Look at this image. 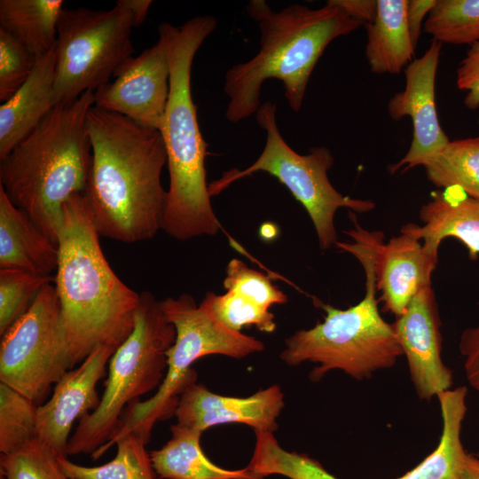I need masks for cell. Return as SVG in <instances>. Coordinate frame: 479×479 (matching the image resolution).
<instances>
[{
	"label": "cell",
	"mask_w": 479,
	"mask_h": 479,
	"mask_svg": "<svg viewBox=\"0 0 479 479\" xmlns=\"http://www.w3.org/2000/svg\"><path fill=\"white\" fill-rule=\"evenodd\" d=\"M87 131L92 160L83 194L99 235L126 243L153 238L167 204L161 132L96 106Z\"/></svg>",
	"instance_id": "1"
},
{
	"label": "cell",
	"mask_w": 479,
	"mask_h": 479,
	"mask_svg": "<svg viewBox=\"0 0 479 479\" xmlns=\"http://www.w3.org/2000/svg\"><path fill=\"white\" fill-rule=\"evenodd\" d=\"M83 193L64 205L55 287L73 367L96 348L117 349L132 333L140 294L106 261Z\"/></svg>",
	"instance_id": "2"
},
{
	"label": "cell",
	"mask_w": 479,
	"mask_h": 479,
	"mask_svg": "<svg viewBox=\"0 0 479 479\" xmlns=\"http://www.w3.org/2000/svg\"><path fill=\"white\" fill-rule=\"evenodd\" d=\"M246 11L259 27L260 48L252 59L225 72V117L232 123L256 114L263 84L269 79L283 83L289 106L298 112L312 71L328 44L364 25L333 0L318 9L294 4L280 11L272 10L264 0H251Z\"/></svg>",
	"instance_id": "3"
},
{
	"label": "cell",
	"mask_w": 479,
	"mask_h": 479,
	"mask_svg": "<svg viewBox=\"0 0 479 479\" xmlns=\"http://www.w3.org/2000/svg\"><path fill=\"white\" fill-rule=\"evenodd\" d=\"M213 16L194 17L181 26L159 25L169 62V94L160 129L169 186L161 230L178 240L216 235L221 225L211 205L205 158L208 144L197 117L191 87L193 59L216 29Z\"/></svg>",
	"instance_id": "4"
},
{
	"label": "cell",
	"mask_w": 479,
	"mask_h": 479,
	"mask_svg": "<svg viewBox=\"0 0 479 479\" xmlns=\"http://www.w3.org/2000/svg\"><path fill=\"white\" fill-rule=\"evenodd\" d=\"M94 105L88 90L55 106L0 160V185L9 200L57 245L65 203L86 189L92 160L87 115Z\"/></svg>",
	"instance_id": "5"
},
{
	"label": "cell",
	"mask_w": 479,
	"mask_h": 479,
	"mask_svg": "<svg viewBox=\"0 0 479 479\" xmlns=\"http://www.w3.org/2000/svg\"><path fill=\"white\" fill-rule=\"evenodd\" d=\"M351 220L354 228L343 232L353 241H337L335 246L353 255L364 267V298L345 310L317 301L326 312L324 321L289 336L280 353L281 360L289 365L318 364L310 373L313 381L333 370H341L358 381L368 379L379 370L392 367L403 356L392 324L382 318L378 308L374 266L380 232L365 230L355 216Z\"/></svg>",
	"instance_id": "6"
},
{
	"label": "cell",
	"mask_w": 479,
	"mask_h": 479,
	"mask_svg": "<svg viewBox=\"0 0 479 479\" xmlns=\"http://www.w3.org/2000/svg\"><path fill=\"white\" fill-rule=\"evenodd\" d=\"M160 306L176 330L175 342L167 352L165 377L152 397L137 399L126 407L115 433L91 454L93 459L130 433L147 444L155 423L175 415L182 390L197 378L192 365L199 358L223 355L240 359L264 349L263 342L228 328L204 304L197 305L191 294L168 297Z\"/></svg>",
	"instance_id": "7"
},
{
	"label": "cell",
	"mask_w": 479,
	"mask_h": 479,
	"mask_svg": "<svg viewBox=\"0 0 479 479\" xmlns=\"http://www.w3.org/2000/svg\"><path fill=\"white\" fill-rule=\"evenodd\" d=\"M175 340V327L160 301L149 291L141 292L133 331L110 358L100 403L79 420L67 456L94 453L112 438L126 407L160 387Z\"/></svg>",
	"instance_id": "8"
},
{
	"label": "cell",
	"mask_w": 479,
	"mask_h": 479,
	"mask_svg": "<svg viewBox=\"0 0 479 479\" xmlns=\"http://www.w3.org/2000/svg\"><path fill=\"white\" fill-rule=\"evenodd\" d=\"M255 118L266 134L263 152L247 168L230 169L219 179L209 183L210 196L219 194L239 179L258 171L266 172L284 185L305 208L314 225L320 248H330L338 241L334 225L338 208L365 213L373 210L375 203L344 196L333 186L327 172L334 160L328 148L312 147L304 155L294 151L279 130L275 103L270 100L262 103Z\"/></svg>",
	"instance_id": "9"
},
{
	"label": "cell",
	"mask_w": 479,
	"mask_h": 479,
	"mask_svg": "<svg viewBox=\"0 0 479 479\" xmlns=\"http://www.w3.org/2000/svg\"><path fill=\"white\" fill-rule=\"evenodd\" d=\"M130 12L118 0L110 10L63 9L55 44V104H68L109 82L133 57Z\"/></svg>",
	"instance_id": "10"
},
{
	"label": "cell",
	"mask_w": 479,
	"mask_h": 479,
	"mask_svg": "<svg viewBox=\"0 0 479 479\" xmlns=\"http://www.w3.org/2000/svg\"><path fill=\"white\" fill-rule=\"evenodd\" d=\"M72 368L56 287L50 283L2 335L0 382L41 405Z\"/></svg>",
	"instance_id": "11"
},
{
	"label": "cell",
	"mask_w": 479,
	"mask_h": 479,
	"mask_svg": "<svg viewBox=\"0 0 479 479\" xmlns=\"http://www.w3.org/2000/svg\"><path fill=\"white\" fill-rule=\"evenodd\" d=\"M169 62L162 37L131 57L94 91L96 106L160 130L169 94Z\"/></svg>",
	"instance_id": "12"
},
{
	"label": "cell",
	"mask_w": 479,
	"mask_h": 479,
	"mask_svg": "<svg viewBox=\"0 0 479 479\" xmlns=\"http://www.w3.org/2000/svg\"><path fill=\"white\" fill-rule=\"evenodd\" d=\"M442 45L432 40L423 55L404 68V89L389 100L390 118L399 121L408 116L412 124L410 147L398 162L389 167L390 174L421 166L450 141L441 127L436 107V77Z\"/></svg>",
	"instance_id": "13"
},
{
	"label": "cell",
	"mask_w": 479,
	"mask_h": 479,
	"mask_svg": "<svg viewBox=\"0 0 479 479\" xmlns=\"http://www.w3.org/2000/svg\"><path fill=\"white\" fill-rule=\"evenodd\" d=\"M392 326L419 398L428 401L450 389L453 374L441 357V320L432 286L416 294Z\"/></svg>",
	"instance_id": "14"
},
{
	"label": "cell",
	"mask_w": 479,
	"mask_h": 479,
	"mask_svg": "<svg viewBox=\"0 0 479 479\" xmlns=\"http://www.w3.org/2000/svg\"><path fill=\"white\" fill-rule=\"evenodd\" d=\"M115 349L96 348L77 368L68 370L55 384L51 397L37 408V437L60 458H67L69 434L76 419L100 403L96 387Z\"/></svg>",
	"instance_id": "15"
},
{
	"label": "cell",
	"mask_w": 479,
	"mask_h": 479,
	"mask_svg": "<svg viewBox=\"0 0 479 479\" xmlns=\"http://www.w3.org/2000/svg\"><path fill=\"white\" fill-rule=\"evenodd\" d=\"M284 406V394L279 385L236 397L213 393L195 380L182 390L175 416L177 424L202 433L228 423H242L255 431L274 433Z\"/></svg>",
	"instance_id": "16"
},
{
	"label": "cell",
	"mask_w": 479,
	"mask_h": 479,
	"mask_svg": "<svg viewBox=\"0 0 479 479\" xmlns=\"http://www.w3.org/2000/svg\"><path fill=\"white\" fill-rule=\"evenodd\" d=\"M379 232L375 243V278L384 310L400 316L416 294L428 286L438 257L428 254L420 240L401 232L384 243Z\"/></svg>",
	"instance_id": "17"
},
{
	"label": "cell",
	"mask_w": 479,
	"mask_h": 479,
	"mask_svg": "<svg viewBox=\"0 0 479 479\" xmlns=\"http://www.w3.org/2000/svg\"><path fill=\"white\" fill-rule=\"evenodd\" d=\"M421 225L407 224L401 232L423 240L425 250L438 257L442 241L453 238L467 250L471 260L479 256V198L458 188L434 192L419 211Z\"/></svg>",
	"instance_id": "18"
},
{
	"label": "cell",
	"mask_w": 479,
	"mask_h": 479,
	"mask_svg": "<svg viewBox=\"0 0 479 479\" xmlns=\"http://www.w3.org/2000/svg\"><path fill=\"white\" fill-rule=\"evenodd\" d=\"M56 44V43H55ZM56 51L38 58L20 88L0 106V160L29 135L56 106Z\"/></svg>",
	"instance_id": "19"
},
{
	"label": "cell",
	"mask_w": 479,
	"mask_h": 479,
	"mask_svg": "<svg viewBox=\"0 0 479 479\" xmlns=\"http://www.w3.org/2000/svg\"><path fill=\"white\" fill-rule=\"evenodd\" d=\"M59 264V247L0 185V269H20L53 276Z\"/></svg>",
	"instance_id": "20"
},
{
	"label": "cell",
	"mask_w": 479,
	"mask_h": 479,
	"mask_svg": "<svg viewBox=\"0 0 479 479\" xmlns=\"http://www.w3.org/2000/svg\"><path fill=\"white\" fill-rule=\"evenodd\" d=\"M467 389L465 386L439 393L443 420L440 441L419 465L397 479H462L467 452L461 442V428L467 405ZM313 479H339L324 467L318 470Z\"/></svg>",
	"instance_id": "21"
},
{
	"label": "cell",
	"mask_w": 479,
	"mask_h": 479,
	"mask_svg": "<svg viewBox=\"0 0 479 479\" xmlns=\"http://www.w3.org/2000/svg\"><path fill=\"white\" fill-rule=\"evenodd\" d=\"M407 0H377L374 20L365 24V58L371 72L398 75L413 60L406 21Z\"/></svg>",
	"instance_id": "22"
},
{
	"label": "cell",
	"mask_w": 479,
	"mask_h": 479,
	"mask_svg": "<svg viewBox=\"0 0 479 479\" xmlns=\"http://www.w3.org/2000/svg\"><path fill=\"white\" fill-rule=\"evenodd\" d=\"M171 438L150 452L155 474L162 479H263L247 467L230 470L216 466L200 446L202 432L179 424L170 428Z\"/></svg>",
	"instance_id": "23"
},
{
	"label": "cell",
	"mask_w": 479,
	"mask_h": 479,
	"mask_svg": "<svg viewBox=\"0 0 479 479\" xmlns=\"http://www.w3.org/2000/svg\"><path fill=\"white\" fill-rule=\"evenodd\" d=\"M63 4L62 0H1L0 29L40 58L56 43Z\"/></svg>",
	"instance_id": "24"
},
{
	"label": "cell",
	"mask_w": 479,
	"mask_h": 479,
	"mask_svg": "<svg viewBox=\"0 0 479 479\" xmlns=\"http://www.w3.org/2000/svg\"><path fill=\"white\" fill-rule=\"evenodd\" d=\"M421 166L437 188L454 187L479 198V136L450 140Z\"/></svg>",
	"instance_id": "25"
},
{
	"label": "cell",
	"mask_w": 479,
	"mask_h": 479,
	"mask_svg": "<svg viewBox=\"0 0 479 479\" xmlns=\"http://www.w3.org/2000/svg\"><path fill=\"white\" fill-rule=\"evenodd\" d=\"M115 457L107 463L85 467L59 458L60 465L68 478L75 479H155L150 453L142 439L130 433L116 444Z\"/></svg>",
	"instance_id": "26"
},
{
	"label": "cell",
	"mask_w": 479,
	"mask_h": 479,
	"mask_svg": "<svg viewBox=\"0 0 479 479\" xmlns=\"http://www.w3.org/2000/svg\"><path fill=\"white\" fill-rule=\"evenodd\" d=\"M423 29L442 44L479 42V0H437Z\"/></svg>",
	"instance_id": "27"
},
{
	"label": "cell",
	"mask_w": 479,
	"mask_h": 479,
	"mask_svg": "<svg viewBox=\"0 0 479 479\" xmlns=\"http://www.w3.org/2000/svg\"><path fill=\"white\" fill-rule=\"evenodd\" d=\"M37 408L31 399L0 382V452L17 451L37 437Z\"/></svg>",
	"instance_id": "28"
},
{
	"label": "cell",
	"mask_w": 479,
	"mask_h": 479,
	"mask_svg": "<svg viewBox=\"0 0 479 479\" xmlns=\"http://www.w3.org/2000/svg\"><path fill=\"white\" fill-rule=\"evenodd\" d=\"M55 276H41L20 269H0V335L32 305L43 287Z\"/></svg>",
	"instance_id": "29"
},
{
	"label": "cell",
	"mask_w": 479,
	"mask_h": 479,
	"mask_svg": "<svg viewBox=\"0 0 479 479\" xmlns=\"http://www.w3.org/2000/svg\"><path fill=\"white\" fill-rule=\"evenodd\" d=\"M56 452L38 437L0 456L1 479H68Z\"/></svg>",
	"instance_id": "30"
},
{
	"label": "cell",
	"mask_w": 479,
	"mask_h": 479,
	"mask_svg": "<svg viewBox=\"0 0 479 479\" xmlns=\"http://www.w3.org/2000/svg\"><path fill=\"white\" fill-rule=\"evenodd\" d=\"M228 328L240 332L242 327L255 326L264 333L276 330L275 316L251 300L236 293L223 294L208 292L201 302Z\"/></svg>",
	"instance_id": "31"
},
{
	"label": "cell",
	"mask_w": 479,
	"mask_h": 479,
	"mask_svg": "<svg viewBox=\"0 0 479 479\" xmlns=\"http://www.w3.org/2000/svg\"><path fill=\"white\" fill-rule=\"evenodd\" d=\"M224 287L240 294L269 310L272 305L285 304L287 295L269 277L249 268L241 260L232 258L225 269Z\"/></svg>",
	"instance_id": "32"
},
{
	"label": "cell",
	"mask_w": 479,
	"mask_h": 479,
	"mask_svg": "<svg viewBox=\"0 0 479 479\" xmlns=\"http://www.w3.org/2000/svg\"><path fill=\"white\" fill-rule=\"evenodd\" d=\"M38 58L0 29V101L10 98L27 80Z\"/></svg>",
	"instance_id": "33"
},
{
	"label": "cell",
	"mask_w": 479,
	"mask_h": 479,
	"mask_svg": "<svg viewBox=\"0 0 479 479\" xmlns=\"http://www.w3.org/2000/svg\"><path fill=\"white\" fill-rule=\"evenodd\" d=\"M456 83L465 91V106L470 110L479 108V42L469 46L457 68Z\"/></svg>",
	"instance_id": "34"
},
{
	"label": "cell",
	"mask_w": 479,
	"mask_h": 479,
	"mask_svg": "<svg viewBox=\"0 0 479 479\" xmlns=\"http://www.w3.org/2000/svg\"><path fill=\"white\" fill-rule=\"evenodd\" d=\"M464 369L470 386L479 393V325L465 329L459 342Z\"/></svg>",
	"instance_id": "35"
},
{
	"label": "cell",
	"mask_w": 479,
	"mask_h": 479,
	"mask_svg": "<svg viewBox=\"0 0 479 479\" xmlns=\"http://www.w3.org/2000/svg\"><path fill=\"white\" fill-rule=\"evenodd\" d=\"M436 2L437 0H407L406 21L414 49L419 43L423 20L428 17Z\"/></svg>",
	"instance_id": "36"
},
{
	"label": "cell",
	"mask_w": 479,
	"mask_h": 479,
	"mask_svg": "<svg viewBox=\"0 0 479 479\" xmlns=\"http://www.w3.org/2000/svg\"><path fill=\"white\" fill-rule=\"evenodd\" d=\"M333 2L364 25L372 22L377 13V0H333Z\"/></svg>",
	"instance_id": "37"
},
{
	"label": "cell",
	"mask_w": 479,
	"mask_h": 479,
	"mask_svg": "<svg viewBox=\"0 0 479 479\" xmlns=\"http://www.w3.org/2000/svg\"><path fill=\"white\" fill-rule=\"evenodd\" d=\"M131 14L135 27L140 26L146 19L153 2L151 0H120Z\"/></svg>",
	"instance_id": "38"
},
{
	"label": "cell",
	"mask_w": 479,
	"mask_h": 479,
	"mask_svg": "<svg viewBox=\"0 0 479 479\" xmlns=\"http://www.w3.org/2000/svg\"><path fill=\"white\" fill-rule=\"evenodd\" d=\"M462 479H479V456L467 453L463 471Z\"/></svg>",
	"instance_id": "39"
},
{
	"label": "cell",
	"mask_w": 479,
	"mask_h": 479,
	"mask_svg": "<svg viewBox=\"0 0 479 479\" xmlns=\"http://www.w3.org/2000/svg\"><path fill=\"white\" fill-rule=\"evenodd\" d=\"M276 226L272 224H263L260 229V235L264 240H270L276 236Z\"/></svg>",
	"instance_id": "40"
},
{
	"label": "cell",
	"mask_w": 479,
	"mask_h": 479,
	"mask_svg": "<svg viewBox=\"0 0 479 479\" xmlns=\"http://www.w3.org/2000/svg\"><path fill=\"white\" fill-rule=\"evenodd\" d=\"M68 479H75V478H68Z\"/></svg>",
	"instance_id": "41"
},
{
	"label": "cell",
	"mask_w": 479,
	"mask_h": 479,
	"mask_svg": "<svg viewBox=\"0 0 479 479\" xmlns=\"http://www.w3.org/2000/svg\"><path fill=\"white\" fill-rule=\"evenodd\" d=\"M478 456H479V454H478Z\"/></svg>",
	"instance_id": "42"
}]
</instances>
